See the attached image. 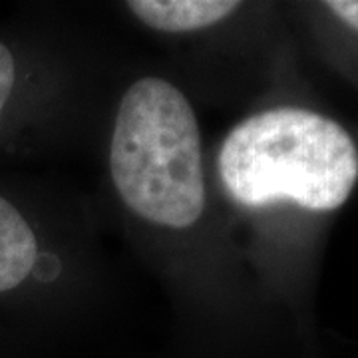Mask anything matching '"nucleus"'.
I'll use <instances>...</instances> for the list:
<instances>
[{"label":"nucleus","mask_w":358,"mask_h":358,"mask_svg":"<svg viewBox=\"0 0 358 358\" xmlns=\"http://www.w3.org/2000/svg\"><path fill=\"white\" fill-rule=\"evenodd\" d=\"M219 178L247 207L293 201L313 211L345 203L358 179V152L336 122L303 108H275L231 129Z\"/></svg>","instance_id":"1"},{"label":"nucleus","mask_w":358,"mask_h":358,"mask_svg":"<svg viewBox=\"0 0 358 358\" xmlns=\"http://www.w3.org/2000/svg\"><path fill=\"white\" fill-rule=\"evenodd\" d=\"M110 171L120 197L140 217L192 227L205 207L201 141L192 103L162 78H141L115 117Z\"/></svg>","instance_id":"2"},{"label":"nucleus","mask_w":358,"mask_h":358,"mask_svg":"<svg viewBox=\"0 0 358 358\" xmlns=\"http://www.w3.org/2000/svg\"><path fill=\"white\" fill-rule=\"evenodd\" d=\"M129 10L162 32H192L217 24L239 8L231 0H134Z\"/></svg>","instance_id":"3"},{"label":"nucleus","mask_w":358,"mask_h":358,"mask_svg":"<svg viewBox=\"0 0 358 358\" xmlns=\"http://www.w3.org/2000/svg\"><path fill=\"white\" fill-rule=\"evenodd\" d=\"M36 237L20 211L0 197V293L18 287L36 263Z\"/></svg>","instance_id":"4"},{"label":"nucleus","mask_w":358,"mask_h":358,"mask_svg":"<svg viewBox=\"0 0 358 358\" xmlns=\"http://www.w3.org/2000/svg\"><path fill=\"white\" fill-rule=\"evenodd\" d=\"M14 78H16V66H14L13 54L4 44H0V114L10 98Z\"/></svg>","instance_id":"5"},{"label":"nucleus","mask_w":358,"mask_h":358,"mask_svg":"<svg viewBox=\"0 0 358 358\" xmlns=\"http://www.w3.org/2000/svg\"><path fill=\"white\" fill-rule=\"evenodd\" d=\"M327 6L338 18H343L346 24L358 30V0H331L327 2Z\"/></svg>","instance_id":"6"}]
</instances>
